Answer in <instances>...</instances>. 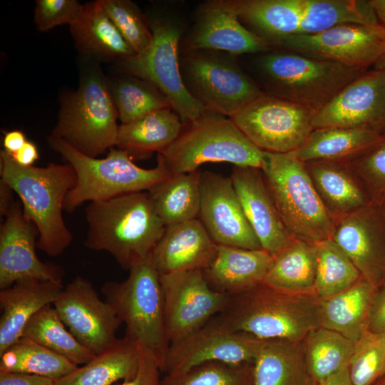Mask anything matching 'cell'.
<instances>
[{
  "label": "cell",
  "mask_w": 385,
  "mask_h": 385,
  "mask_svg": "<svg viewBox=\"0 0 385 385\" xmlns=\"http://www.w3.org/2000/svg\"><path fill=\"white\" fill-rule=\"evenodd\" d=\"M83 4L76 0H37L34 21L39 31H46L63 24H72Z\"/></svg>",
  "instance_id": "46"
},
{
  "label": "cell",
  "mask_w": 385,
  "mask_h": 385,
  "mask_svg": "<svg viewBox=\"0 0 385 385\" xmlns=\"http://www.w3.org/2000/svg\"><path fill=\"white\" fill-rule=\"evenodd\" d=\"M184 126L170 108L151 112L118 127L115 147L133 158H143L154 152L164 151L179 136Z\"/></svg>",
  "instance_id": "30"
},
{
  "label": "cell",
  "mask_w": 385,
  "mask_h": 385,
  "mask_svg": "<svg viewBox=\"0 0 385 385\" xmlns=\"http://www.w3.org/2000/svg\"><path fill=\"white\" fill-rule=\"evenodd\" d=\"M27 141L24 133L19 130H14L5 133L3 138L4 150L10 155L17 152Z\"/></svg>",
  "instance_id": "51"
},
{
  "label": "cell",
  "mask_w": 385,
  "mask_h": 385,
  "mask_svg": "<svg viewBox=\"0 0 385 385\" xmlns=\"http://www.w3.org/2000/svg\"><path fill=\"white\" fill-rule=\"evenodd\" d=\"M108 83L121 123H128L155 111L170 107L167 98L145 80L130 76Z\"/></svg>",
  "instance_id": "41"
},
{
  "label": "cell",
  "mask_w": 385,
  "mask_h": 385,
  "mask_svg": "<svg viewBox=\"0 0 385 385\" xmlns=\"http://www.w3.org/2000/svg\"><path fill=\"white\" fill-rule=\"evenodd\" d=\"M200 192L198 219L217 245L262 249L230 177L209 171L201 173Z\"/></svg>",
  "instance_id": "19"
},
{
  "label": "cell",
  "mask_w": 385,
  "mask_h": 385,
  "mask_svg": "<svg viewBox=\"0 0 385 385\" xmlns=\"http://www.w3.org/2000/svg\"><path fill=\"white\" fill-rule=\"evenodd\" d=\"M306 165L317 192L334 217L371 203L359 178L344 162L313 161Z\"/></svg>",
  "instance_id": "29"
},
{
  "label": "cell",
  "mask_w": 385,
  "mask_h": 385,
  "mask_svg": "<svg viewBox=\"0 0 385 385\" xmlns=\"http://www.w3.org/2000/svg\"><path fill=\"white\" fill-rule=\"evenodd\" d=\"M320 299L314 294H291L262 284L230 296L220 316L232 329L260 340L302 342L319 327Z\"/></svg>",
  "instance_id": "3"
},
{
  "label": "cell",
  "mask_w": 385,
  "mask_h": 385,
  "mask_svg": "<svg viewBox=\"0 0 385 385\" xmlns=\"http://www.w3.org/2000/svg\"><path fill=\"white\" fill-rule=\"evenodd\" d=\"M348 368L353 385H374L385 375V333L366 329L354 342Z\"/></svg>",
  "instance_id": "43"
},
{
  "label": "cell",
  "mask_w": 385,
  "mask_h": 385,
  "mask_svg": "<svg viewBox=\"0 0 385 385\" xmlns=\"http://www.w3.org/2000/svg\"><path fill=\"white\" fill-rule=\"evenodd\" d=\"M22 337L42 345L77 366L86 364L95 356L70 332L52 304L45 306L29 320Z\"/></svg>",
  "instance_id": "37"
},
{
  "label": "cell",
  "mask_w": 385,
  "mask_h": 385,
  "mask_svg": "<svg viewBox=\"0 0 385 385\" xmlns=\"http://www.w3.org/2000/svg\"><path fill=\"white\" fill-rule=\"evenodd\" d=\"M253 363L231 364L210 361L166 374L161 385H252Z\"/></svg>",
  "instance_id": "42"
},
{
  "label": "cell",
  "mask_w": 385,
  "mask_h": 385,
  "mask_svg": "<svg viewBox=\"0 0 385 385\" xmlns=\"http://www.w3.org/2000/svg\"><path fill=\"white\" fill-rule=\"evenodd\" d=\"M56 381L35 374L0 371V385H55Z\"/></svg>",
  "instance_id": "49"
},
{
  "label": "cell",
  "mask_w": 385,
  "mask_h": 385,
  "mask_svg": "<svg viewBox=\"0 0 385 385\" xmlns=\"http://www.w3.org/2000/svg\"><path fill=\"white\" fill-rule=\"evenodd\" d=\"M78 366L24 337L0 354V371L35 374L55 381L70 374Z\"/></svg>",
  "instance_id": "38"
},
{
  "label": "cell",
  "mask_w": 385,
  "mask_h": 385,
  "mask_svg": "<svg viewBox=\"0 0 385 385\" xmlns=\"http://www.w3.org/2000/svg\"><path fill=\"white\" fill-rule=\"evenodd\" d=\"M274 46L364 71L385 53V27L342 24L315 34L289 36Z\"/></svg>",
  "instance_id": "15"
},
{
  "label": "cell",
  "mask_w": 385,
  "mask_h": 385,
  "mask_svg": "<svg viewBox=\"0 0 385 385\" xmlns=\"http://www.w3.org/2000/svg\"><path fill=\"white\" fill-rule=\"evenodd\" d=\"M316 111L262 93L230 119L263 151L285 153L296 150L314 129Z\"/></svg>",
  "instance_id": "12"
},
{
  "label": "cell",
  "mask_w": 385,
  "mask_h": 385,
  "mask_svg": "<svg viewBox=\"0 0 385 385\" xmlns=\"http://www.w3.org/2000/svg\"><path fill=\"white\" fill-rule=\"evenodd\" d=\"M308 368L320 384L348 366L354 342L334 331L317 327L302 341Z\"/></svg>",
  "instance_id": "39"
},
{
  "label": "cell",
  "mask_w": 385,
  "mask_h": 385,
  "mask_svg": "<svg viewBox=\"0 0 385 385\" xmlns=\"http://www.w3.org/2000/svg\"><path fill=\"white\" fill-rule=\"evenodd\" d=\"M374 385H385V375L380 378Z\"/></svg>",
  "instance_id": "56"
},
{
  "label": "cell",
  "mask_w": 385,
  "mask_h": 385,
  "mask_svg": "<svg viewBox=\"0 0 385 385\" xmlns=\"http://www.w3.org/2000/svg\"><path fill=\"white\" fill-rule=\"evenodd\" d=\"M200 175L199 170L172 175L148 190L155 210L165 227L198 218Z\"/></svg>",
  "instance_id": "35"
},
{
  "label": "cell",
  "mask_w": 385,
  "mask_h": 385,
  "mask_svg": "<svg viewBox=\"0 0 385 385\" xmlns=\"http://www.w3.org/2000/svg\"><path fill=\"white\" fill-rule=\"evenodd\" d=\"M86 220L85 246L108 252L128 270L150 256L166 227L148 191L89 202Z\"/></svg>",
  "instance_id": "1"
},
{
  "label": "cell",
  "mask_w": 385,
  "mask_h": 385,
  "mask_svg": "<svg viewBox=\"0 0 385 385\" xmlns=\"http://www.w3.org/2000/svg\"><path fill=\"white\" fill-rule=\"evenodd\" d=\"M319 385H353L349 376L348 366L329 376Z\"/></svg>",
  "instance_id": "53"
},
{
  "label": "cell",
  "mask_w": 385,
  "mask_h": 385,
  "mask_svg": "<svg viewBox=\"0 0 385 385\" xmlns=\"http://www.w3.org/2000/svg\"><path fill=\"white\" fill-rule=\"evenodd\" d=\"M240 19L269 45L299 33L304 0H229Z\"/></svg>",
  "instance_id": "31"
},
{
  "label": "cell",
  "mask_w": 385,
  "mask_h": 385,
  "mask_svg": "<svg viewBox=\"0 0 385 385\" xmlns=\"http://www.w3.org/2000/svg\"><path fill=\"white\" fill-rule=\"evenodd\" d=\"M317 247L292 238L273 256L272 263L262 284L291 294H314Z\"/></svg>",
  "instance_id": "34"
},
{
  "label": "cell",
  "mask_w": 385,
  "mask_h": 385,
  "mask_svg": "<svg viewBox=\"0 0 385 385\" xmlns=\"http://www.w3.org/2000/svg\"><path fill=\"white\" fill-rule=\"evenodd\" d=\"M160 372L156 357L148 350L140 347L139 364L135 374L118 385H161Z\"/></svg>",
  "instance_id": "47"
},
{
  "label": "cell",
  "mask_w": 385,
  "mask_h": 385,
  "mask_svg": "<svg viewBox=\"0 0 385 385\" xmlns=\"http://www.w3.org/2000/svg\"><path fill=\"white\" fill-rule=\"evenodd\" d=\"M70 30L78 48L85 54L121 61L135 54L108 15L102 0L83 4Z\"/></svg>",
  "instance_id": "28"
},
{
  "label": "cell",
  "mask_w": 385,
  "mask_h": 385,
  "mask_svg": "<svg viewBox=\"0 0 385 385\" xmlns=\"http://www.w3.org/2000/svg\"><path fill=\"white\" fill-rule=\"evenodd\" d=\"M313 128H358L385 133V71L364 72L314 114Z\"/></svg>",
  "instance_id": "17"
},
{
  "label": "cell",
  "mask_w": 385,
  "mask_h": 385,
  "mask_svg": "<svg viewBox=\"0 0 385 385\" xmlns=\"http://www.w3.org/2000/svg\"><path fill=\"white\" fill-rule=\"evenodd\" d=\"M168 340L175 343L223 312L230 296L212 289L202 270L160 275Z\"/></svg>",
  "instance_id": "14"
},
{
  "label": "cell",
  "mask_w": 385,
  "mask_h": 385,
  "mask_svg": "<svg viewBox=\"0 0 385 385\" xmlns=\"http://www.w3.org/2000/svg\"><path fill=\"white\" fill-rule=\"evenodd\" d=\"M118 118L109 83L99 71L93 69L83 76L77 91L63 99L50 135L86 155L98 158L115 146Z\"/></svg>",
  "instance_id": "8"
},
{
  "label": "cell",
  "mask_w": 385,
  "mask_h": 385,
  "mask_svg": "<svg viewBox=\"0 0 385 385\" xmlns=\"http://www.w3.org/2000/svg\"><path fill=\"white\" fill-rule=\"evenodd\" d=\"M263 342L235 330L217 314L195 332L170 344L162 371L179 372L210 361L253 363Z\"/></svg>",
  "instance_id": "13"
},
{
  "label": "cell",
  "mask_w": 385,
  "mask_h": 385,
  "mask_svg": "<svg viewBox=\"0 0 385 385\" xmlns=\"http://www.w3.org/2000/svg\"><path fill=\"white\" fill-rule=\"evenodd\" d=\"M182 68L192 95L209 112L230 118L263 93L233 62L217 55L189 51Z\"/></svg>",
  "instance_id": "11"
},
{
  "label": "cell",
  "mask_w": 385,
  "mask_h": 385,
  "mask_svg": "<svg viewBox=\"0 0 385 385\" xmlns=\"http://www.w3.org/2000/svg\"><path fill=\"white\" fill-rule=\"evenodd\" d=\"M349 166L372 203L379 205L385 201V133L377 144L354 159Z\"/></svg>",
  "instance_id": "45"
},
{
  "label": "cell",
  "mask_w": 385,
  "mask_h": 385,
  "mask_svg": "<svg viewBox=\"0 0 385 385\" xmlns=\"http://www.w3.org/2000/svg\"><path fill=\"white\" fill-rule=\"evenodd\" d=\"M259 67L270 95L314 111L365 72L286 50L264 55Z\"/></svg>",
  "instance_id": "9"
},
{
  "label": "cell",
  "mask_w": 385,
  "mask_h": 385,
  "mask_svg": "<svg viewBox=\"0 0 385 385\" xmlns=\"http://www.w3.org/2000/svg\"><path fill=\"white\" fill-rule=\"evenodd\" d=\"M121 282H107L101 292L125 325L127 338L150 351L161 371L170 343L164 315L160 274L149 256L133 265Z\"/></svg>",
  "instance_id": "6"
},
{
  "label": "cell",
  "mask_w": 385,
  "mask_h": 385,
  "mask_svg": "<svg viewBox=\"0 0 385 385\" xmlns=\"http://www.w3.org/2000/svg\"><path fill=\"white\" fill-rule=\"evenodd\" d=\"M139 359L140 346L124 337L82 366L57 380L55 385H111L118 380L133 377Z\"/></svg>",
  "instance_id": "33"
},
{
  "label": "cell",
  "mask_w": 385,
  "mask_h": 385,
  "mask_svg": "<svg viewBox=\"0 0 385 385\" xmlns=\"http://www.w3.org/2000/svg\"><path fill=\"white\" fill-rule=\"evenodd\" d=\"M377 288L361 277L349 289L320 299L319 327L338 332L356 342L368 329Z\"/></svg>",
  "instance_id": "27"
},
{
  "label": "cell",
  "mask_w": 385,
  "mask_h": 385,
  "mask_svg": "<svg viewBox=\"0 0 385 385\" xmlns=\"http://www.w3.org/2000/svg\"><path fill=\"white\" fill-rule=\"evenodd\" d=\"M49 146L74 170L76 183L68 192L63 205L71 212L82 204L108 200L121 195L148 191L170 178L162 156L153 168L138 166L129 154L112 148L103 158L86 155L62 139L49 135Z\"/></svg>",
  "instance_id": "4"
},
{
  "label": "cell",
  "mask_w": 385,
  "mask_h": 385,
  "mask_svg": "<svg viewBox=\"0 0 385 385\" xmlns=\"http://www.w3.org/2000/svg\"><path fill=\"white\" fill-rule=\"evenodd\" d=\"M380 24L385 27V0H370Z\"/></svg>",
  "instance_id": "54"
},
{
  "label": "cell",
  "mask_w": 385,
  "mask_h": 385,
  "mask_svg": "<svg viewBox=\"0 0 385 385\" xmlns=\"http://www.w3.org/2000/svg\"><path fill=\"white\" fill-rule=\"evenodd\" d=\"M217 244L197 218L168 226L150 257L160 275L203 270L212 260Z\"/></svg>",
  "instance_id": "23"
},
{
  "label": "cell",
  "mask_w": 385,
  "mask_h": 385,
  "mask_svg": "<svg viewBox=\"0 0 385 385\" xmlns=\"http://www.w3.org/2000/svg\"><path fill=\"white\" fill-rule=\"evenodd\" d=\"M10 155L16 164L22 167L33 166L39 158L36 145L30 140H27L17 152Z\"/></svg>",
  "instance_id": "50"
},
{
  "label": "cell",
  "mask_w": 385,
  "mask_h": 385,
  "mask_svg": "<svg viewBox=\"0 0 385 385\" xmlns=\"http://www.w3.org/2000/svg\"><path fill=\"white\" fill-rule=\"evenodd\" d=\"M374 66L376 69L385 71V53L379 58Z\"/></svg>",
  "instance_id": "55"
},
{
  "label": "cell",
  "mask_w": 385,
  "mask_h": 385,
  "mask_svg": "<svg viewBox=\"0 0 385 385\" xmlns=\"http://www.w3.org/2000/svg\"><path fill=\"white\" fill-rule=\"evenodd\" d=\"M349 24L381 25L370 0H304L297 35L315 34Z\"/></svg>",
  "instance_id": "36"
},
{
  "label": "cell",
  "mask_w": 385,
  "mask_h": 385,
  "mask_svg": "<svg viewBox=\"0 0 385 385\" xmlns=\"http://www.w3.org/2000/svg\"><path fill=\"white\" fill-rule=\"evenodd\" d=\"M185 124L178 138L160 154L172 175L197 171L207 163L262 168L265 151L229 118L211 112Z\"/></svg>",
  "instance_id": "7"
},
{
  "label": "cell",
  "mask_w": 385,
  "mask_h": 385,
  "mask_svg": "<svg viewBox=\"0 0 385 385\" xmlns=\"http://www.w3.org/2000/svg\"><path fill=\"white\" fill-rule=\"evenodd\" d=\"M108 15L135 54L144 51L153 35L138 7L129 0H102Z\"/></svg>",
  "instance_id": "44"
},
{
  "label": "cell",
  "mask_w": 385,
  "mask_h": 385,
  "mask_svg": "<svg viewBox=\"0 0 385 385\" xmlns=\"http://www.w3.org/2000/svg\"><path fill=\"white\" fill-rule=\"evenodd\" d=\"M252 385H319L306 362L302 342L264 341L254 361Z\"/></svg>",
  "instance_id": "26"
},
{
  "label": "cell",
  "mask_w": 385,
  "mask_h": 385,
  "mask_svg": "<svg viewBox=\"0 0 385 385\" xmlns=\"http://www.w3.org/2000/svg\"><path fill=\"white\" fill-rule=\"evenodd\" d=\"M263 178L289 235L312 244L332 239L334 217L329 212L308 172L293 152L265 151Z\"/></svg>",
  "instance_id": "5"
},
{
  "label": "cell",
  "mask_w": 385,
  "mask_h": 385,
  "mask_svg": "<svg viewBox=\"0 0 385 385\" xmlns=\"http://www.w3.org/2000/svg\"><path fill=\"white\" fill-rule=\"evenodd\" d=\"M384 134L364 129L315 128L305 142L292 151L302 162H344L355 159L377 144Z\"/></svg>",
  "instance_id": "32"
},
{
  "label": "cell",
  "mask_w": 385,
  "mask_h": 385,
  "mask_svg": "<svg viewBox=\"0 0 385 385\" xmlns=\"http://www.w3.org/2000/svg\"><path fill=\"white\" fill-rule=\"evenodd\" d=\"M53 306L70 332L93 354L118 339L121 321L87 279L76 276L63 287Z\"/></svg>",
  "instance_id": "16"
},
{
  "label": "cell",
  "mask_w": 385,
  "mask_h": 385,
  "mask_svg": "<svg viewBox=\"0 0 385 385\" xmlns=\"http://www.w3.org/2000/svg\"><path fill=\"white\" fill-rule=\"evenodd\" d=\"M63 286L50 281L24 279L1 289L0 354L20 339L29 320L53 304Z\"/></svg>",
  "instance_id": "25"
},
{
  "label": "cell",
  "mask_w": 385,
  "mask_h": 385,
  "mask_svg": "<svg viewBox=\"0 0 385 385\" xmlns=\"http://www.w3.org/2000/svg\"><path fill=\"white\" fill-rule=\"evenodd\" d=\"M272 260L263 249L217 245L215 255L202 273L212 289L232 296L261 284Z\"/></svg>",
  "instance_id": "24"
},
{
  "label": "cell",
  "mask_w": 385,
  "mask_h": 385,
  "mask_svg": "<svg viewBox=\"0 0 385 385\" xmlns=\"http://www.w3.org/2000/svg\"><path fill=\"white\" fill-rule=\"evenodd\" d=\"M380 209L382 213V215L384 217V219L385 220V201L383 202L381 205H379Z\"/></svg>",
  "instance_id": "57"
},
{
  "label": "cell",
  "mask_w": 385,
  "mask_h": 385,
  "mask_svg": "<svg viewBox=\"0 0 385 385\" xmlns=\"http://www.w3.org/2000/svg\"><path fill=\"white\" fill-rule=\"evenodd\" d=\"M149 26L153 35L149 47L121 61V64L130 76L156 87L184 124L194 122L208 111L188 89L180 73V26L169 19L153 20Z\"/></svg>",
  "instance_id": "10"
},
{
  "label": "cell",
  "mask_w": 385,
  "mask_h": 385,
  "mask_svg": "<svg viewBox=\"0 0 385 385\" xmlns=\"http://www.w3.org/2000/svg\"><path fill=\"white\" fill-rule=\"evenodd\" d=\"M315 245L317 256L314 293L318 298L327 299L339 294L362 277L351 260L332 239Z\"/></svg>",
  "instance_id": "40"
},
{
  "label": "cell",
  "mask_w": 385,
  "mask_h": 385,
  "mask_svg": "<svg viewBox=\"0 0 385 385\" xmlns=\"http://www.w3.org/2000/svg\"><path fill=\"white\" fill-rule=\"evenodd\" d=\"M38 232L24 216L16 200L0 227V289L24 279H36L62 284L63 270L42 262L36 252Z\"/></svg>",
  "instance_id": "18"
},
{
  "label": "cell",
  "mask_w": 385,
  "mask_h": 385,
  "mask_svg": "<svg viewBox=\"0 0 385 385\" xmlns=\"http://www.w3.org/2000/svg\"><path fill=\"white\" fill-rule=\"evenodd\" d=\"M185 45L188 51L214 50L235 55L267 52L270 48L242 24L229 0L210 1L202 6Z\"/></svg>",
  "instance_id": "21"
},
{
  "label": "cell",
  "mask_w": 385,
  "mask_h": 385,
  "mask_svg": "<svg viewBox=\"0 0 385 385\" xmlns=\"http://www.w3.org/2000/svg\"><path fill=\"white\" fill-rule=\"evenodd\" d=\"M368 329L385 333V279L377 288L370 312Z\"/></svg>",
  "instance_id": "48"
},
{
  "label": "cell",
  "mask_w": 385,
  "mask_h": 385,
  "mask_svg": "<svg viewBox=\"0 0 385 385\" xmlns=\"http://www.w3.org/2000/svg\"><path fill=\"white\" fill-rule=\"evenodd\" d=\"M14 191L6 183L0 180V215L5 217L12 207Z\"/></svg>",
  "instance_id": "52"
},
{
  "label": "cell",
  "mask_w": 385,
  "mask_h": 385,
  "mask_svg": "<svg viewBox=\"0 0 385 385\" xmlns=\"http://www.w3.org/2000/svg\"><path fill=\"white\" fill-rule=\"evenodd\" d=\"M334 242L362 277L379 287L385 279V220L374 203L334 217Z\"/></svg>",
  "instance_id": "20"
},
{
  "label": "cell",
  "mask_w": 385,
  "mask_h": 385,
  "mask_svg": "<svg viewBox=\"0 0 385 385\" xmlns=\"http://www.w3.org/2000/svg\"><path fill=\"white\" fill-rule=\"evenodd\" d=\"M0 175L19 196L25 217L37 230V249L51 257L61 255L73 241L63 217L66 196L76 183L73 168L67 163L22 167L3 150Z\"/></svg>",
  "instance_id": "2"
},
{
  "label": "cell",
  "mask_w": 385,
  "mask_h": 385,
  "mask_svg": "<svg viewBox=\"0 0 385 385\" xmlns=\"http://www.w3.org/2000/svg\"><path fill=\"white\" fill-rule=\"evenodd\" d=\"M230 178L262 249L274 256L292 237L279 216L261 169L234 165Z\"/></svg>",
  "instance_id": "22"
}]
</instances>
